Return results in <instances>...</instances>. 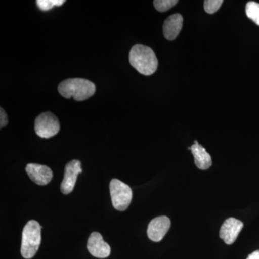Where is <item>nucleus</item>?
I'll return each instance as SVG.
<instances>
[{"instance_id": "nucleus-18", "label": "nucleus", "mask_w": 259, "mask_h": 259, "mask_svg": "<svg viewBox=\"0 0 259 259\" xmlns=\"http://www.w3.org/2000/svg\"><path fill=\"white\" fill-rule=\"evenodd\" d=\"M246 259H259V250H255V251L250 253Z\"/></svg>"}, {"instance_id": "nucleus-15", "label": "nucleus", "mask_w": 259, "mask_h": 259, "mask_svg": "<svg viewBox=\"0 0 259 259\" xmlns=\"http://www.w3.org/2000/svg\"><path fill=\"white\" fill-rule=\"evenodd\" d=\"M178 3L177 0H155L153 5L158 12H166Z\"/></svg>"}, {"instance_id": "nucleus-10", "label": "nucleus", "mask_w": 259, "mask_h": 259, "mask_svg": "<svg viewBox=\"0 0 259 259\" xmlns=\"http://www.w3.org/2000/svg\"><path fill=\"white\" fill-rule=\"evenodd\" d=\"M88 249L93 256L99 258H107L111 253V248L98 232H93L88 241Z\"/></svg>"}, {"instance_id": "nucleus-6", "label": "nucleus", "mask_w": 259, "mask_h": 259, "mask_svg": "<svg viewBox=\"0 0 259 259\" xmlns=\"http://www.w3.org/2000/svg\"><path fill=\"white\" fill-rule=\"evenodd\" d=\"M82 173L81 163L79 160H72L65 166L64 180L61 182V191L63 194H69L74 190L78 175Z\"/></svg>"}, {"instance_id": "nucleus-3", "label": "nucleus", "mask_w": 259, "mask_h": 259, "mask_svg": "<svg viewBox=\"0 0 259 259\" xmlns=\"http://www.w3.org/2000/svg\"><path fill=\"white\" fill-rule=\"evenodd\" d=\"M41 228L35 221H28L22 234L21 254L23 258H32L36 254L41 243Z\"/></svg>"}, {"instance_id": "nucleus-4", "label": "nucleus", "mask_w": 259, "mask_h": 259, "mask_svg": "<svg viewBox=\"0 0 259 259\" xmlns=\"http://www.w3.org/2000/svg\"><path fill=\"white\" fill-rule=\"evenodd\" d=\"M110 195L114 208L125 211L131 204L133 192L131 187L117 179H113L110 184Z\"/></svg>"}, {"instance_id": "nucleus-12", "label": "nucleus", "mask_w": 259, "mask_h": 259, "mask_svg": "<svg viewBox=\"0 0 259 259\" xmlns=\"http://www.w3.org/2000/svg\"><path fill=\"white\" fill-rule=\"evenodd\" d=\"M191 151L194 156L196 166L201 170L208 169L212 166V158L206 151L205 148L195 141L194 144L191 146Z\"/></svg>"}, {"instance_id": "nucleus-7", "label": "nucleus", "mask_w": 259, "mask_h": 259, "mask_svg": "<svg viewBox=\"0 0 259 259\" xmlns=\"http://www.w3.org/2000/svg\"><path fill=\"white\" fill-rule=\"evenodd\" d=\"M170 227L171 221L166 216H159L154 218L148 225V237L153 242H160L166 236Z\"/></svg>"}, {"instance_id": "nucleus-2", "label": "nucleus", "mask_w": 259, "mask_h": 259, "mask_svg": "<svg viewBox=\"0 0 259 259\" xmlns=\"http://www.w3.org/2000/svg\"><path fill=\"white\" fill-rule=\"evenodd\" d=\"M58 91L65 98L73 97L76 101H83L94 95L96 86L88 79L75 78L64 80L59 83Z\"/></svg>"}, {"instance_id": "nucleus-13", "label": "nucleus", "mask_w": 259, "mask_h": 259, "mask_svg": "<svg viewBox=\"0 0 259 259\" xmlns=\"http://www.w3.org/2000/svg\"><path fill=\"white\" fill-rule=\"evenodd\" d=\"M247 17L259 26V4L255 2H249L245 7Z\"/></svg>"}, {"instance_id": "nucleus-1", "label": "nucleus", "mask_w": 259, "mask_h": 259, "mask_svg": "<svg viewBox=\"0 0 259 259\" xmlns=\"http://www.w3.org/2000/svg\"><path fill=\"white\" fill-rule=\"evenodd\" d=\"M129 61L134 69L145 76L152 75L157 70V58L153 49L147 46L134 45L130 51Z\"/></svg>"}, {"instance_id": "nucleus-11", "label": "nucleus", "mask_w": 259, "mask_h": 259, "mask_svg": "<svg viewBox=\"0 0 259 259\" xmlns=\"http://www.w3.org/2000/svg\"><path fill=\"white\" fill-rule=\"evenodd\" d=\"M183 27V17L174 14L165 20L163 25V36L168 40H174L178 36Z\"/></svg>"}, {"instance_id": "nucleus-17", "label": "nucleus", "mask_w": 259, "mask_h": 259, "mask_svg": "<svg viewBox=\"0 0 259 259\" xmlns=\"http://www.w3.org/2000/svg\"><path fill=\"white\" fill-rule=\"evenodd\" d=\"M8 123V117L3 107L0 108V127L3 128Z\"/></svg>"}, {"instance_id": "nucleus-9", "label": "nucleus", "mask_w": 259, "mask_h": 259, "mask_svg": "<svg viewBox=\"0 0 259 259\" xmlns=\"http://www.w3.org/2000/svg\"><path fill=\"white\" fill-rule=\"evenodd\" d=\"M243 228V223L234 218L225 221L220 231V237L228 245L233 244L236 241Z\"/></svg>"}, {"instance_id": "nucleus-8", "label": "nucleus", "mask_w": 259, "mask_h": 259, "mask_svg": "<svg viewBox=\"0 0 259 259\" xmlns=\"http://www.w3.org/2000/svg\"><path fill=\"white\" fill-rule=\"evenodd\" d=\"M25 171L30 180L37 185H48L50 183L54 176L52 170L49 166L38 163H28Z\"/></svg>"}, {"instance_id": "nucleus-5", "label": "nucleus", "mask_w": 259, "mask_h": 259, "mask_svg": "<svg viewBox=\"0 0 259 259\" xmlns=\"http://www.w3.org/2000/svg\"><path fill=\"white\" fill-rule=\"evenodd\" d=\"M35 131L39 137L50 139L60 131L59 119L51 112H45L39 115L35 120Z\"/></svg>"}, {"instance_id": "nucleus-14", "label": "nucleus", "mask_w": 259, "mask_h": 259, "mask_svg": "<svg viewBox=\"0 0 259 259\" xmlns=\"http://www.w3.org/2000/svg\"><path fill=\"white\" fill-rule=\"evenodd\" d=\"M64 3V0H37L36 2L37 8L42 11H49L55 7L61 6Z\"/></svg>"}, {"instance_id": "nucleus-16", "label": "nucleus", "mask_w": 259, "mask_h": 259, "mask_svg": "<svg viewBox=\"0 0 259 259\" xmlns=\"http://www.w3.org/2000/svg\"><path fill=\"white\" fill-rule=\"evenodd\" d=\"M222 0H206L204 3V10L208 14H214L223 5Z\"/></svg>"}]
</instances>
